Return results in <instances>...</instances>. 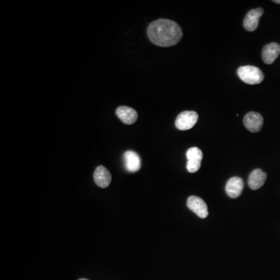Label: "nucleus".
<instances>
[{
    "instance_id": "obj_1",
    "label": "nucleus",
    "mask_w": 280,
    "mask_h": 280,
    "mask_svg": "<svg viewBox=\"0 0 280 280\" xmlns=\"http://www.w3.org/2000/svg\"><path fill=\"white\" fill-rule=\"evenodd\" d=\"M147 35L152 43L160 47H171L179 43L183 33L181 27L171 20L160 19L149 25Z\"/></svg>"
},
{
    "instance_id": "obj_2",
    "label": "nucleus",
    "mask_w": 280,
    "mask_h": 280,
    "mask_svg": "<svg viewBox=\"0 0 280 280\" xmlns=\"http://www.w3.org/2000/svg\"><path fill=\"white\" fill-rule=\"evenodd\" d=\"M237 73L239 78L249 85L261 84L264 78L262 71L254 66H240Z\"/></svg>"
},
{
    "instance_id": "obj_3",
    "label": "nucleus",
    "mask_w": 280,
    "mask_h": 280,
    "mask_svg": "<svg viewBox=\"0 0 280 280\" xmlns=\"http://www.w3.org/2000/svg\"><path fill=\"white\" fill-rule=\"evenodd\" d=\"M198 115L192 111H185L178 115L175 121L177 129L181 131L192 129L198 122Z\"/></svg>"
},
{
    "instance_id": "obj_4",
    "label": "nucleus",
    "mask_w": 280,
    "mask_h": 280,
    "mask_svg": "<svg viewBox=\"0 0 280 280\" xmlns=\"http://www.w3.org/2000/svg\"><path fill=\"white\" fill-rule=\"evenodd\" d=\"M186 157L188 159L186 167L188 172H197L200 169L203 157L202 150L198 147H191L187 151Z\"/></svg>"
},
{
    "instance_id": "obj_5",
    "label": "nucleus",
    "mask_w": 280,
    "mask_h": 280,
    "mask_svg": "<svg viewBox=\"0 0 280 280\" xmlns=\"http://www.w3.org/2000/svg\"><path fill=\"white\" fill-rule=\"evenodd\" d=\"M187 206L190 210L192 211L198 217L205 219L207 217L208 212L207 205L205 201L198 196H190L187 200Z\"/></svg>"
},
{
    "instance_id": "obj_6",
    "label": "nucleus",
    "mask_w": 280,
    "mask_h": 280,
    "mask_svg": "<svg viewBox=\"0 0 280 280\" xmlns=\"http://www.w3.org/2000/svg\"><path fill=\"white\" fill-rule=\"evenodd\" d=\"M243 122L247 130L251 132H257L262 129L264 119L259 113L250 112L246 114Z\"/></svg>"
},
{
    "instance_id": "obj_7",
    "label": "nucleus",
    "mask_w": 280,
    "mask_h": 280,
    "mask_svg": "<svg viewBox=\"0 0 280 280\" xmlns=\"http://www.w3.org/2000/svg\"><path fill=\"white\" fill-rule=\"evenodd\" d=\"M264 14L262 8L251 10L247 13L244 20V28L247 32H254L259 25L260 18Z\"/></svg>"
},
{
    "instance_id": "obj_8",
    "label": "nucleus",
    "mask_w": 280,
    "mask_h": 280,
    "mask_svg": "<svg viewBox=\"0 0 280 280\" xmlns=\"http://www.w3.org/2000/svg\"><path fill=\"white\" fill-rule=\"evenodd\" d=\"M280 55V45L275 42L264 46L261 53L263 62L265 64L271 65L275 61Z\"/></svg>"
},
{
    "instance_id": "obj_9",
    "label": "nucleus",
    "mask_w": 280,
    "mask_h": 280,
    "mask_svg": "<svg viewBox=\"0 0 280 280\" xmlns=\"http://www.w3.org/2000/svg\"><path fill=\"white\" fill-rule=\"evenodd\" d=\"M125 167L129 172H137L141 168V159L136 152L129 150L123 156Z\"/></svg>"
},
{
    "instance_id": "obj_10",
    "label": "nucleus",
    "mask_w": 280,
    "mask_h": 280,
    "mask_svg": "<svg viewBox=\"0 0 280 280\" xmlns=\"http://www.w3.org/2000/svg\"><path fill=\"white\" fill-rule=\"evenodd\" d=\"M94 182L98 186L102 188L109 186L112 181V174L104 166H99L96 168L94 174Z\"/></svg>"
},
{
    "instance_id": "obj_11",
    "label": "nucleus",
    "mask_w": 280,
    "mask_h": 280,
    "mask_svg": "<svg viewBox=\"0 0 280 280\" xmlns=\"http://www.w3.org/2000/svg\"><path fill=\"white\" fill-rule=\"evenodd\" d=\"M116 115L119 119L126 125L134 124L138 119L137 112L129 107H119L116 110Z\"/></svg>"
},
{
    "instance_id": "obj_12",
    "label": "nucleus",
    "mask_w": 280,
    "mask_h": 280,
    "mask_svg": "<svg viewBox=\"0 0 280 280\" xmlns=\"http://www.w3.org/2000/svg\"><path fill=\"white\" fill-rule=\"evenodd\" d=\"M244 181L239 177H233L226 183V191L230 198H235L241 195Z\"/></svg>"
},
{
    "instance_id": "obj_13",
    "label": "nucleus",
    "mask_w": 280,
    "mask_h": 280,
    "mask_svg": "<svg viewBox=\"0 0 280 280\" xmlns=\"http://www.w3.org/2000/svg\"><path fill=\"white\" fill-rule=\"evenodd\" d=\"M267 175L261 169H255L250 173L248 178V185L252 190L261 188L266 181Z\"/></svg>"
},
{
    "instance_id": "obj_14",
    "label": "nucleus",
    "mask_w": 280,
    "mask_h": 280,
    "mask_svg": "<svg viewBox=\"0 0 280 280\" xmlns=\"http://www.w3.org/2000/svg\"><path fill=\"white\" fill-rule=\"evenodd\" d=\"M273 3L277 4H280V0H274Z\"/></svg>"
},
{
    "instance_id": "obj_15",
    "label": "nucleus",
    "mask_w": 280,
    "mask_h": 280,
    "mask_svg": "<svg viewBox=\"0 0 280 280\" xmlns=\"http://www.w3.org/2000/svg\"><path fill=\"white\" fill-rule=\"evenodd\" d=\"M78 280H89V279H87V278H80V279Z\"/></svg>"
}]
</instances>
